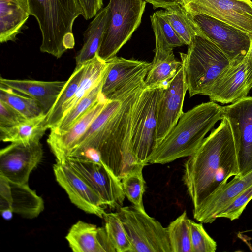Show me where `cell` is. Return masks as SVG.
<instances>
[{"label": "cell", "mask_w": 252, "mask_h": 252, "mask_svg": "<svg viewBox=\"0 0 252 252\" xmlns=\"http://www.w3.org/2000/svg\"><path fill=\"white\" fill-rule=\"evenodd\" d=\"M190 221L184 211L166 227L171 252H193Z\"/></svg>", "instance_id": "cell-32"}, {"label": "cell", "mask_w": 252, "mask_h": 252, "mask_svg": "<svg viewBox=\"0 0 252 252\" xmlns=\"http://www.w3.org/2000/svg\"><path fill=\"white\" fill-rule=\"evenodd\" d=\"M30 15L27 0H0V42L15 41Z\"/></svg>", "instance_id": "cell-23"}, {"label": "cell", "mask_w": 252, "mask_h": 252, "mask_svg": "<svg viewBox=\"0 0 252 252\" xmlns=\"http://www.w3.org/2000/svg\"><path fill=\"white\" fill-rule=\"evenodd\" d=\"M103 219L106 231L116 252H134L118 212H106Z\"/></svg>", "instance_id": "cell-36"}, {"label": "cell", "mask_w": 252, "mask_h": 252, "mask_svg": "<svg viewBox=\"0 0 252 252\" xmlns=\"http://www.w3.org/2000/svg\"></svg>", "instance_id": "cell-44"}, {"label": "cell", "mask_w": 252, "mask_h": 252, "mask_svg": "<svg viewBox=\"0 0 252 252\" xmlns=\"http://www.w3.org/2000/svg\"><path fill=\"white\" fill-rule=\"evenodd\" d=\"M180 53L190 97L207 94L219 76L230 65L226 55L212 41L199 34Z\"/></svg>", "instance_id": "cell-4"}, {"label": "cell", "mask_w": 252, "mask_h": 252, "mask_svg": "<svg viewBox=\"0 0 252 252\" xmlns=\"http://www.w3.org/2000/svg\"><path fill=\"white\" fill-rule=\"evenodd\" d=\"M252 88V69L247 56L241 62L230 64L216 81L207 96L212 101L233 103L247 97Z\"/></svg>", "instance_id": "cell-18"}, {"label": "cell", "mask_w": 252, "mask_h": 252, "mask_svg": "<svg viewBox=\"0 0 252 252\" xmlns=\"http://www.w3.org/2000/svg\"><path fill=\"white\" fill-rule=\"evenodd\" d=\"M187 91L185 71L182 64L174 77L161 89L157 106L153 149L166 137L183 114V106Z\"/></svg>", "instance_id": "cell-11"}, {"label": "cell", "mask_w": 252, "mask_h": 252, "mask_svg": "<svg viewBox=\"0 0 252 252\" xmlns=\"http://www.w3.org/2000/svg\"><path fill=\"white\" fill-rule=\"evenodd\" d=\"M162 13L184 45H189L196 35L202 34L182 4L170 6Z\"/></svg>", "instance_id": "cell-29"}, {"label": "cell", "mask_w": 252, "mask_h": 252, "mask_svg": "<svg viewBox=\"0 0 252 252\" xmlns=\"http://www.w3.org/2000/svg\"><path fill=\"white\" fill-rule=\"evenodd\" d=\"M147 2L152 4L154 9L167 7L179 3L181 4V0H145Z\"/></svg>", "instance_id": "cell-41"}, {"label": "cell", "mask_w": 252, "mask_h": 252, "mask_svg": "<svg viewBox=\"0 0 252 252\" xmlns=\"http://www.w3.org/2000/svg\"><path fill=\"white\" fill-rule=\"evenodd\" d=\"M43 155L40 142L30 145L11 143L0 151V175L12 183L28 184L30 174Z\"/></svg>", "instance_id": "cell-17"}, {"label": "cell", "mask_w": 252, "mask_h": 252, "mask_svg": "<svg viewBox=\"0 0 252 252\" xmlns=\"http://www.w3.org/2000/svg\"><path fill=\"white\" fill-rule=\"evenodd\" d=\"M1 214L3 219L6 220H10L13 217V212L10 209H5L0 210Z\"/></svg>", "instance_id": "cell-42"}, {"label": "cell", "mask_w": 252, "mask_h": 252, "mask_svg": "<svg viewBox=\"0 0 252 252\" xmlns=\"http://www.w3.org/2000/svg\"><path fill=\"white\" fill-rule=\"evenodd\" d=\"M133 91L121 99H108L104 108L73 147L69 157H78L88 149L99 152L122 117Z\"/></svg>", "instance_id": "cell-16"}, {"label": "cell", "mask_w": 252, "mask_h": 252, "mask_svg": "<svg viewBox=\"0 0 252 252\" xmlns=\"http://www.w3.org/2000/svg\"><path fill=\"white\" fill-rule=\"evenodd\" d=\"M145 0H110L109 20L97 53L107 62L116 56L141 23Z\"/></svg>", "instance_id": "cell-6"}, {"label": "cell", "mask_w": 252, "mask_h": 252, "mask_svg": "<svg viewBox=\"0 0 252 252\" xmlns=\"http://www.w3.org/2000/svg\"><path fill=\"white\" fill-rule=\"evenodd\" d=\"M107 101L102 94L97 103L67 131L63 134L50 132L47 142L56 162L66 164L72 148L104 108Z\"/></svg>", "instance_id": "cell-20"}, {"label": "cell", "mask_w": 252, "mask_h": 252, "mask_svg": "<svg viewBox=\"0 0 252 252\" xmlns=\"http://www.w3.org/2000/svg\"><path fill=\"white\" fill-rule=\"evenodd\" d=\"M108 5L94 16L84 33V43L75 57L78 67L94 58L100 47L109 20Z\"/></svg>", "instance_id": "cell-26"}, {"label": "cell", "mask_w": 252, "mask_h": 252, "mask_svg": "<svg viewBox=\"0 0 252 252\" xmlns=\"http://www.w3.org/2000/svg\"><path fill=\"white\" fill-rule=\"evenodd\" d=\"M190 15L202 34L226 55L231 64H236L247 57L252 35L211 16L202 13Z\"/></svg>", "instance_id": "cell-8"}, {"label": "cell", "mask_w": 252, "mask_h": 252, "mask_svg": "<svg viewBox=\"0 0 252 252\" xmlns=\"http://www.w3.org/2000/svg\"><path fill=\"white\" fill-rule=\"evenodd\" d=\"M66 163L86 180L107 207L118 209L123 206L126 196L121 180L103 161L69 157Z\"/></svg>", "instance_id": "cell-10"}, {"label": "cell", "mask_w": 252, "mask_h": 252, "mask_svg": "<svg viewBox=\"0 0 252 252\" xmlns=\"http://www.w3.org/2000/svg\"><path fill=\"white\" fill-rule=\"evenodd\" d=\"M31 15L36 19L42 34L41 52L60 58L75 45L72 28L81 15L76 0H27Z\"/></svg>", "instance_id": "cell-3"}, {"label": "cell", "mask_w": 252, "mask_h": 252, "mask_svg": "<svg viewBox=\"0 0 252 252\" xmlns=\"http://www.w3.org/2000/svg\"><path fill=\"white\" fill-rule=\"evenodd\" d=\"M20 113L0 100V126H11L26 120Z\"/></svg>", "instance_id": "cell-39"}, {"label": "cell", "mask_w": 252, "mask_h": 252, "mask_svg": "<svg viewBox=\"0 0 252 252\" xmlns=\"http://www.w3.org/2000/svg\"><path fill=\"white\" fill-rule=\"evenodd\" d=\"M223 117V107L212 101L202 103L183 113L172 130L153 149L148 164H164L189 157Z\"/></svg>", "instance_id": "cell-2"}, {"label": "cell", "mask_w": 252, "mask_h": 252, "mask_svg": "<svg viewBox=\"0 0 252 252\" xmlns=\"http://www.w3.org/2000/svg\"><path fill=\"white\" fill-rule=\"evenodd\" d=\"M86 63L75 67L59 94L53 106L46 114V126L48 129L54 127L63 117L64 105L74 96L84 74Z\"/></svg>", "instance_id": "cell-31"}, {"label": "cell", "mask_w": 252, "mask_h": 252, "mask_svg": "<svg viewBox=\"0 0 252 252\" xmlns=\"http://www.w3.org/2000/svg\"><path fill=\"white\" fill-rule=\"evenodd\" d=\"M66 81H44L5 79L0 77V85L35 99L47 114L55 104Z\"/></svg>", "instance_id": "cell-22"}, {"label": "cell", "mask_w": 252, "mask_h": 252, "mask_svg": "<svg viewBox=\"0 0 252 252\" xmlns=\"http://www.w3.org/2000/svg\"><path fill=\"white\" fill-rule=\"evenodd\" d=\"M161 88L144 87L143 102L136 121L131 152L136 164L145 166L153 149L157 123V106Z\"/></svg>", "instance_id": "cell-12"}, {"label": "cell", "mask_w": 252, "mask_h": 252, "mask_svg": "<svg viewBox=\"0 0 252 252\" xmlns=\"http://www.w3.org/2000/svg\"><path fill=\"white\" fill-rule=\"evenodd\" d=\"M46 114L27 119L18 124L7 127L0 126V140L4 142L30 145L40 142L48 129Z\"/></svg>", "instance_id": "cell-25"}, {"label": "cell", "mask_w": 252, "mask_h": 252, "mask_svg": "<svg viewBox=\"0 0 252 252\" xmlns=\"http://www.w3.org/2000/svg\"><path fill=\"white\" fill-rule=\"evenodd\" d=\"M10 184L11 198L9 209L14 213L29 219L37 217L43 211V200L30 188L28 184H20L11 182Z\"/></svg>", "instance_id": "cell-27"}, {"label": "cell", "mask_w": 252, "mask_h": 252, "mask_svg": "<svg viewBox=\"0 0 252 252\" xmlns=\"http://www.w3.org/2000/svg\"><path fill=\"white\" fill-rule=\"evenodd\" d=\"M190 14L211 16L252 35V1L251 0H181Z\"/></svg>", "instance_id": "cell-14"}, {"label": "cell", "mask_w": 252, "mask_h": 252, "mask_svg": "<svg viewBox=\"0 0 252 252\" xmlns=\"http://www.w3.org/2000/svg\"><path fill=\"white\" fill-rule=\"evenodd\" d=\"M182 64V62L175 59L173 49L155 47L144 87L147 89L163 87L174 77Z\"/></svg>", "instance_id": "cell-24"}, {"label": "cell", "mask_w": 252, "mask_h": 252, "mask_svg": "<svg viewBox=\"0 0 252 252\" xmlns=\"http://www.w3.org/2000/svg\"><path fill=\"white\" fill-rule=\"evenodd\" d=\"M252 199V185L245 189L231 203L217 214L216 218H224L230 220L238 219Z\"/></svg>", "instance_id": "cell-38"}, {"label": "cell", "mask_w": 252, "mask_h": 252, "mask_svg": "<svg viewBox=\"0 0 252 252\" xmlns=\"http://www.w3.org/2000/svg\"><path fill=\"white\" fill-rule=\"evenodd\" d=\"M85 19L94 17L102 9L103 0H76Z\"/></svg>", "instance_id": "cell-40"}, {"label": "cell", "mask_w": 252, "mask_h": 252, "mask_svg": "<svg viewBox=\"0 0 252 252\" xmlns=\"http://www.w3.org/2000/svg\"><path fill=\"white\" fill-rule=\"evenodd\" d=\"M143 90L144 85L131 93L122 117L98 152L103 162L121 180L136 164L132 141L143 103Z\"/></svg>", "instance_id": "cell-5"}, {"label": "cell", "mask_w": 252, "mask_h": 252, "mask_svg": "<svg viewBox=\"0 0 252 252\" xmlns=\"http://www.w3.org/2000/svg\"><path fill=\"white\" fill-rule=\"evenodd\" d=\"M190 229L193 252H215L217 243L205 230L202 223L190 220Z\"/></svg>", "instance_id": "cell-37"}, {"label": "cell", "mask_w": 252, "mask_h": 252, "mask_svg": "<svg viewBox=\"0 0 252 252\" xmlns=\"http://www.w3.org/2000/svg\"><path fill=\"white\" fill-rule=\"evenodd\" d=\"M53 169L57 182L74 205L87 213L103 219L107 207L81 175L67 163L56 162Z\"/></svg>", "instance_id": "cell-15"}, {"label": "cell", "mask_w": 252, "mask_h": 252, "mask_svg": "<svg viewBox=\"0 0 252 252\" xmlns=\"http://www.w3.org/2000/svg\"><path fill=\"white\" fill-rule=\"evenodd\" d=\"M74 252H116L104 227L79 220L65 236Z\"/></svg>", "instance_id": "cell-21"}, {"label": "cell", "mask_w": 252, "mask_h": 252, "mask_svg": "<svg viewBox=\"0 0 252 252\" xmlns=\"http://www.w3.org/2000/svg\"><path fill=\"white\" fill-rule=\"evenodd\" d=\"M0 100L14 108L27 119L45 113L35 99L20 94L14 90L0 85Z\"/></svg>", "instance_id": "cell-34"}, {"label": "cell", "mask_w": 252, "mask_h": 252, "mask_svg": "<svg viewBox=\"0 0 252 252\" xmlns=\"http://www.w3.org/2000/svg\"><path fill=\"white\" fill-rule=\"evenodd\" d=\"M239 150L223 117L184 163L183 181L195 210L232 176H240Z\"/></svg>", "instance_id": "cell-1"}, {"label": "cell", "mask_w": 252, "mask_h": 252, "mask_svg": "<svg viewBox=\"0 0 252 252\" xmlns=\"http://www.w3.org/2000/svg\"><path fill=\"white\" fill-rule=\"evenodd\" d=\"M150 19L155 37V47L173 49L184 45L162 15V10L153 13Z\"/></svg>", "instance_id": "cell-35"}, {"label": "cell", "mask_w": 252, "mask_h": 252, "mask_svg": "<svg viewBox=\"0 0 252 252\" xmlns=\"http://www.w3.org/2000/svg\"><path fill=\"white\" fill-rule=\"evenodd\" d=\"M247 56L249 62L252 69V42Z\"/></svg>", "instance_id": "cell-43"}, {"label": "cell", "mask_w": 252, "mask_h": 252, "mask_svg": "<svg viewBox=\"0 0 252 252\" xmlns=\"http://www.w3.org/2000/svg\"><path fill=\"white\" fill-rule=\"evenodd\" d=\"M104 78L65 114L58 123L50 129V132L56 134L65 132L88 112L100 100L102 95L101 88Z\"/></svg>", "instance_id": "cell-30"}, {"label": "cell", "mask_w": 252, "mask_h": 252, "mask_svg": "<svg viewBox=\"0 0 252 252\" xmlns=\"http://www.w3.org/2000/svg\"><path fill=\"white\" fill-rule=\"evenodd\" d=\"M144 166L141 164H135L121 179L126 197L133 206L142 211H145L143 202L145 189V182L142 172Z\"/></svg>", "instance_id": "cell-33"}, {"label": "cell", "mask_w": 252, "mask_h": 252, "mask_svg": "<svg viewBox=\"0 0 252 252\" xmlns=\"http://www.w3.org/2000/svg\"><path fill=\"white\" fill-rule=\"evenodd\" d=\"M251 185L252 170L244 176H234L193 210L194 218L201 223H212L217 214Z\"/></svg>", "instance_id": "cell-19"}, {"label": "cell", "mask_w": 252, "mask_h": 252, "mask_svg": "<svg viewBox=\"0 0 252 252\" xmlns=\"http://www.w3.org/2000/svg\"><path fill=\"white\" fill-rule=\"evenodd\" d=\"M108 66V62L101 59L97 54L86 62L85 73L76 93L63 107V117L102 81Z\"/></svg>", "instance_id": "cell-28"}, {"label": "cell", "mask_w": 252, "mask_h": 252, "mask_svg": "<svg viewBox=\"0 0 252 252\" xmlns=\"http://www.w3.org/2000/svg\"><path fill=\"white\" fill-rule=\"evenodd\" d=\"M118 210L134 252H171L167 228L160 222L133 206Z\"/></svg>", "instance_id": "cell-7"}, {"label": "cell", "mask_w": 252, "mask_h": 252, "mask_svg": "<svg viewBox=\"0 0 252 252\" xmlns=\"http://www.w3.org/2000/svg\"><path fill=\"white\" fill-rule=\"evenodd\" d=\"M223 107L239 150L240 176L252 170V96Z\"/></svg>", "instance_id": "cell-13"}, {"label": "cell", "mask_w": 252, "mask_h": 252, "mask_svg": "<svg viewBox=\"0 0 252 252\" xmlns=\"http://www.w3.org/2000/svg\"><path fill=\"white\" fill-rule=\"evenodd\" d=\"M109 66L101 93L108 99H121L143 85L151 63L114 57Z\"/></svg>", "instance_id": "cell-9"}]
</instances>
